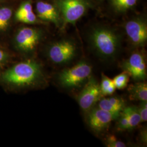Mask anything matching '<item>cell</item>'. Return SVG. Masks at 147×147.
I'll return each mask as SVG.
<instances>
[{"instance_id":"obj_19","label":"cell","mask_w":147,"mask_h":147,"mask_svg":"<svg viewBox=\"0 0 147 147\" xmlns=\"http://www.w3.org/2000/svg\"><path fill=\"white\" fill-rule=\"evenodd\" d=\"M118 119V121L117 123V129L118 131H124L130 130L129 118L127 115L124 110H123L121 112Z\"/></svg>"},{"instance_id":"obj_26","label":"cell","mask_w":147,"mask_h":147,"mask_svg":"<svg viewBox=\"0 0 147 147\" xmlns=\"http://www.w3.org/2000/svg\"><path fill=\"white\" fill-rule=\"evenodd\" d=\"M0 1H1V0H0Z\"/></svg>"},{"instance_id":"obj_1","label":"cell","mask_w":147,"mask_h":147,"mask_svg":"<svg viewBox=\"0 0 147 147\" xmlns=\"http://www.w3.org/2000/svg\"><path fill=\"white\" fill-rule=\"evenodd\" d=\"M88 39L93 51L105 61H114L121 50V39L120 34L114 28L98 25L89 31Z\"/></svg>"},{"instance_id":"obj_20","label":"cell","mask_w":147,"mask_h":147,"mask_svg":"<svg viewBox=\"0 0 147 147\" xmlns=\"http://www.w3.org/2000/svg\"><path fill=\"white\" fill-rule=\"evenodd\" d=\"M32 11H33V7H32L31 2L30 1L24 2L23 3H21V5L19 6L18 10L16 11V19Z\"/></svg>"},{"instance_id":"obj_6","label":"cell","mask_w":147,"mask_h":147,"mask_svg":"<svg viewBox=\"0 0 147 147\" xmlns=\"http://www.w3.org/2000/svg\"><path fill=\"white\" fill-rule=\"evenodd\" d=\"M104 97L100 89V84L93 77H90L78 96V102L81 110L88 112L98 101Z\"/></svg>"},{"instance_id":"obj_24","label":"cell","mask_w":147,"mask_h":147,"mask_svg":"<svg viewBox=\"0 0 147 147\" xmlns=\"http://www.w3.org/2000/svg\"><path fill=\"white\" fill-rule=\"evenodd\" d=\"M147 130H146V129H144L141 131V141L144 144H147Z\"/></svg>"},{"instance_id":"obj_21","label":"cell","mask_w":147,"mask_h":147,"mask_svg":"<svg viewBox=\"0 0 147 147\" xmlns=\"http://www.w3.org/2000/svg\"><path fill=\"white\" fill-rule=\"evenodd\" d=\"M105 144L108 147H125L126 144L124 142L118 140L115 135H109L105 140Z\"/></svg>"},{"instance_id":"obj_12","label":"cell","mask_w":147,"mask_h":147,"mask_svg":"<svg viewBox=\"0 0 147 147\" xmlns=\"http://www.w3.org/2000/svg\"><path fill=\"white\" fill-rule=\"evenodd\" d=\"M98 103V107L100 109L118 115L125 107L124 100L121 98L117 96L107 98L102 97Z\"/></svg>"},{"instance_id":"obj_14","label":"cell","mask_w":147,"mask_h":147,"mask_svg":"<svg viewBox=\"0 0 147 147\" xmlns=\"http://www.w3.org/2000/svg\"><path fill=\"white\" fill-rule=\"evenodd\" d=\"M111 4L118 12H125L136 5L138 0H110Z\"/></svg>"},{"instance_id":"obj_3","label":"cell","mask_w":147,"mask_h":147,"mask_svg":"<svg viewBox=\"0 0 147 147\" xmlns=\"http://www.w3.org/2000/svg\"><path fill=\"white\" fill-rule=\"evenodd\" d=\"M92 72V65L85 61H81L71 67L62 70L58 74V82L64 88H76L87 82Z\"/></svg>"},{"instance_id":"obj_22","label":"cell","mask_w":147,"mask_h":147,"mask_svg":"<svg viewBox=\"0 0 147 147\" xmlns=\"http://www.w3.org/2000/svg\"><path fill=\"white\" fill-rule=\"evenodd\" d=\"M16 20L23 23L28 24H33L37 22V17L36 15L34 14V13L32 11L25 16H22L21 17L18 18Z\"/></svg>"},{"instance_id":"obj_4","label":"cell","mask_w":147,"mask_h":147,"mask_svg":"<svg viewBox=\"0 0 147 147\" xmlns=\"http://www.w3.org/2000/svg\"><path fill=\"white\" fill-rule=\"evenodd\" d=\"M89 0H56L63 24H75L81 19L90 7Z\"/></svg>"},{"instance_id":"obj_8","label":"cell","mask_w":147,"mask_h":147,"mask_svg":"<svg viewBox=\"0 0 147 147\" xmlns=\"http://www.w3.org/2000/svg\"><path fill=\"white\" fill-rule=\"evenodd\" d=\"M121 67L137 82L144 81L146 79V62L144 54L140 51L132 53L129 58L122 62Z\"/></svg>"},{"instance_id":"obj_13","label":"cell","mask_w":147,"mask_h":147,"mask_svg":"<svg viewBox=\"0 0 147 147\" xmlns=\"http://www.w3.org/2000/svg\"><path fill=\"white\" fill-rule=\"evenodd\" d=\"M130 100L147 101V84L145 81H137L128 88Z\"/></svg>"},{"instance_id":"obj_16","label":"cell","mask_w":147,"mask_h":147,"mask_svg":"<svg viewBox=\"0 0 147 147\" xmlns=\"http://www.w3.org/2000/svg\"><path fill=\"white\" fill-rule=\"evenodd\" d=\"M100 89L103 96L113 94L116 88L113 82L112 79H111L104 74H102L101 81L100 84Z\"/></svg>"},{"instance_id":"obj_15","label":"cell","mask_w":147,"mask_h":147,"mask_svg":"<svg viewBox=\"0 0 147 147\" xmlns=\"http://www.w3.org/2000/svg\"><path fill=\"white\" fill-rule=\"evenodd\" d=\"M123 110L126 112L128 116L130 130L134 129L141 123V117L137 110V107H125Z\"/></svg>"},{"instance_id":"obj_25","label":"cell","mask_w":147,"mask_h":147,"mask_svg":"<svg viewBox=\"0 0 147 147\" xmlns=\"http://www.w3.org/2000/svg\"><path fill=\"white\" fill-rule=\"evenodd\" d=\"M7 58V55L2 50L0 49V65L4 62Z\"/></svg>"},{"instance_id":"obj_5","label":"cell","mask_w":147,"mask_h":147,"mask_svg":"<svg viewBox=\"0 0 147 147\" xmlns=\"http://www.w3.org/2000/svg\"><path fill=\"white\" fill-rule=\"evenodd\" d=\"M78 53V47L74 41L62 39L53 42L47 51L50 60L56 64H67L72 61Z\"/></svg>"},{"instance_id":"obj_23","label":"cell","mask_w":147,"mask_h":147,"mask_svg":"<svg viewBox=\"0 0 147 147\" xmlns=\"http://www.w3.org/2000/svg\"><path fill=\"white\" fill-rule=\"evenodd\" d=\"M137 110L141 119V123L146 122L147 121V101H141L140 106L137 107Z\"/></svg>"},{"instance_id":"obj_2","label":"cell","mask_w":147,"mask_h":147,"mask_svg":"<svg viewBox=\"0 0 147 147\" xmlns=\"http://www.w3.org/2000/svg\"><path fill=\"white\" fill-rule=\"evenodd\" d=\"M42 70L36 61L27 60L15 65L3 75V80L19 86H28L36 83L40 78Z\"/></svg>"},{"instance_id":"obj_11","label":"cell","mask_w":147,"mask_h":147,"mask_svg":"<svg viewBox=\"0 0 147 147\" xmlns=\"http://www.w3.org/2000/svg\"><path fill=\"white\" fill-rule=\"evenodd\" d=\"M36 11L39 19L53 22L58 27L61 26L62 20L56 5L46 2L39 1L36 4Z\"/></svg>"},{"instance_id":"obj_10","label":"cell","mask_w":147,"mask_h":147,"mask_svg":"<svg viewBox=\"0 0 147 147\" xmlns=\"http://www.w3.org/2000/svg\"><path fill=\"white\" fill-rule=\"evenodd\" d=\"M41 37L42 32L40 30L33 27H24L16 35V44L22 51L31 52L35 49Z\"/></svg>"},{"instance_id":"obj_18","label":"cell","mask_w":147,"mask_h":147,"mask_svg":"<svg viewBox=\"0 0 147 147\" xmlns=\"http://www.w3.org/2000/svg\"><path fill=\"white\" fill-rule=\"evenodd\" d=\"M12 16V11L9 7L0 8V30L5 28Z\"/></svg>"},{"instance_id":"obj_9","label":"cell","mask_w":147,"mask_h":147,"mask_svg":"<svg viewBox=\"0 0 147 147\" xmlns=\"http://www.w3.org/2000/svg\"><path fill=\"white\" fill-rule=\"evenodd\" d=\"M119 115L94 106L87 112L86 121L93 131L99 133L105 131L111 123L118 119Z\"/></svg>"},{"instance_id":"obj_7","label":"cell","mask_w":147,"mask_h":147,"mask_svg":"<svg viewBox=\"0 0 147 147\" xmlns=\"http://www.w3.org/2000/svg\"><path fill=\"white\" fill-rule=\"evenodd\" d=\"M125 32L132 45L141 47L146 45L147 41V22L145 18L137 17L127 21Z\"/></svg>"},{"instance_id":"obj_17","label":"cell","mask_w":147,"mask_h":147,"mask_svg":"<svg viewBox=\"0 0 147 147\" xmlns=\"http://www.w3.org/2000/svg\"><path fill=\"white\" fill-rule=\"evenodd\" d=\"M130 77L129 74L125 70H123L122 73L115 76L114 79H112V81L116 89L121 90L126 88L129 81Z\"/></svg>"}]
</instances>
